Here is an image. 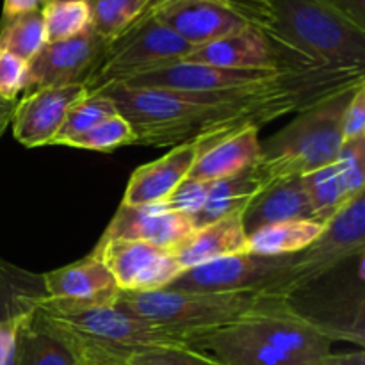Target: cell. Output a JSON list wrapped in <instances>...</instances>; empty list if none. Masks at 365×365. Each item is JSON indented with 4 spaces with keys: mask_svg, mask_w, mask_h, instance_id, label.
I'll return each instance as SVG.
<instances>
[{
    "mask_svg": "<svg viewBox=\"0 0 365 365\" xmlns=\"http://www.w3.org/2000/svg\"><path fill=\"white\" fill-rule=\"evenodd\" d=\"M259 128L246 127L212 143L200 152L187 178L216 182L248 170L259 160Z\"/></svg>",
    "mask_w": 365,
    "mask_h": 365,
    "instance_id": "obj_20",
    "label": "cell"
},
{
    "mask_svg": "<svg viewBox=\"0 0 365 365\" xmlns=\"http://www.w3.org/2000/svg\"><path fill=\"white\" fill-rule=\"evenodd\" d=\"M323 225L312 220L267 225L248 234V253L264 257L292 255L309 248L323 234Z\"/></svg>",
    "mask_w": 365,
    "mask_h": 365,
    "instance_id": "obj_23",
    "label": "cell"
},
{
    "mask_svg": "<svg viewBox=\"0 0 365 365\" xmlns=\"http://www.w3.org/2000/svg\"><path fill=\"white\" fill-rule=\"evenodd\" d=\"M360 252H365V192L328 221L314 245L299 252L296 294Z\"/></svg>",
    "mask_w": 365,
    "mask_h": 365,
    "instance_id": "obj_12",
    "label": "cell"
},
{
    "mask_svg": "<svg viewBox=\"0 0 365 365\" xmlns=\"http://www.w3.org/2000/svg\"><path fill=\"white\" fill-rule=\"evenodd\" d=\"M303 182H305L307 192L312 203L314 221L323 227H327L328 221L355 198L346 187L337 163H331L321 170L305 175Z\"/></svg>",
    "mask_w": 365,
    "mask_h": 365,
    "instance_id": "obj_24",
    "label": "cell"
},
{
    "mask_svg": "<svg viewBox=\"0 0 365 365\" xmlns=\"http://www.w3.org/2000/svg\"><path fill=\"white\" fill-rule=\"evenodd\" d=\"M335 163L349 192L353 196L365 192V138L346 141Z\"/></svg>",
    "mask_w": 365,
    "mask_h": 365,
    "instance_id": "obj_31",
    "label": "cell"
},
{
    "mask_svg": "<svg viewBox=\"0 0 365 365\" xmlns=\"http://www.w3.org/2000/svg\"><path fill=\"white\" fill-rule=\"evenodd\" d=\"M185 61L225 68L294 71L323 66L289 45L277 32L246 27L227 38L196 46Z\"/></svg>",
    "mask_w": 365,
    "mask_h": 365,
    "instance_id": "obj_9",
    "label": "cell"
},
{
    "mask_svg": "<svg viewBox=\"0 0 365 365\" xmlns=\"http://www.w3.org/2000/svg\"><path fill=\"white\" fill-rule=\"evenodd\" d=\"M31 309L77 355L81 365L127 362L134 353L159 346H187L182 335L163 330L116 305H77L38 296Z\"/></svg>",
    "mask_w": 365,
    "mask_h": 365,
    "instance_id": "obj_3",
    "label": "cell"
},
{
    "mask_svg": "<svg viewBox=\"0 0 365 365\" xmlns=\"http://www.w3.org/2000/svg\"><path fill=\"white\" fill-rule=\"evenodd\" d=\"M365 81L364 68L314 66L273 78L214 91H168L110 84L100 95L113 100L130 123L135 145L173 148L200 143L202 150L246 127L259 128L312 107Z\"/></svg>",
    "mask_w": 365,
    "mask_h": 365,
    "instance_id": "obj_1",
    "label": "cell"
},
{
    "mask_svg": "<svg viewBox=\"0 0 365 365\" xmlns=\"http://www.w3.org/2000/svg\"><path fill=\"white\" fill-rule=\"evenodd\" d=\"M128 365H223L210 355L189 346H159L134 353L127 359Z\"/></svg>",
    "mask_w": 365,
    "mask_h": 365,
    "instance_id": "obj_30",
    "label": "cell"
},
{
    "mask_svg": "<svg viewBox=\"0 0 365 365\" xmlns=\"http://www.w3.org/2000/svg\"><path fill=\"white\" fill-rule=\"evenodd\" d=\"M246 234L284 221L312 220L314 210L303 177L277 180L264 187L241 212Z\"/></svg>",
    "mask_w": 365,
    "mask_h": 365,
    "instance_id": "obj_18",
    "label": "cell"
},
{
    "mask_svg": "<svg viewBox=\"0 0 365 365\" xmlns=\"http://www.w3.org/2000/svg\"><path fill=\"white\" fill-rule=\"evenodd\" d=\"M342 138L346 141L365 138V82L353 93L342 116Z\"/></svg>",
    "mask_w": 365,
    "mask_h": 365,
    "instance_id": "obj_34",
    "label": "cell"
},
{
    "mask_svg": "<svg viewBox=\"0 0 365 365\" xmlns=\"http://www.w3.org/2000/svg\"><path fill=\"white\" fill-rule=\"evenodd\" d=\"M202 152L200 143L173 146L160 159L143 164L132 173L121 203L123 205H153L160 203L185 180Z\"/></svg>",
    "mask_w": 365,
    "mask_h": 365,
    "instance_id": "obj_17",
    "label": "cell"
},
{
    "mask_svg": "<svg viewBox=\"0 0 365 365\" xmlns=\"http://www.w3.org/2000/svg\"><path fill=\"white\" fill-rule=\"evenodd\" d=\"M29 63L13 53L0 50V98L18 102L27 84Z\"/></svg>",
    "mask_w": 365,
    "mask_h": 365,
    "instance_id": "obj_33",
    "label": "cell"
},
{
    "mask_svg": "<svg viewBox=\"0 0 365 365\" xmlns=\"http://www.w3.org/2000/svg\"><path fill=\"white\" fill-rule=\"evenodd\" d=\"M14 365H81V362L73 349L29 307L18 324Z\"/></svg>",
    "mask_w": 365,
    "mask_h": 365,
    "instance_id": "obj_21",
    "label": "cell"
},
{
    "mask_svg": "<svg viewBox=\"0 0 365 365\" xmlns=\"http://www.w3.org/2000/svg\"><path fill=\"white\" fill-rule=\"evenodd\" d=\"M189 348L223 365H323L331 341L289 302L191 335Z\"/></svg>",
    "mask_w": 365,
    "mask_h": 365,
    "instance_id": "obj_2",
    "label": "cell"
},
{
    "mask_svg": "<svg viewBox=\"0 0 365 365\" xmlns=\"http://www.w3.org/2000/svg\"><path fill=\"white\" fill-rule=\"evenodd\" d=\"M45 45L46 32L41 11H32L0 21V50L31 63Z\"/></svg>",
    "mask_w": 365,
    "mask_h": 365,
    "instance_id": "obj_26",
    "label": "cell"
},
{
    "mask_svg": "<svg viewBox=\"0 0 365 365\" xmlns=\"http://www.w3.org/2000/svg\"><path fill=\"white\" fill-rule=\"evenodd\" d=\"M195 230L191 216L166 210L160 203L135 207L121 203L102 239H128L173 250Z\"/></svg>",
    "mask_w": 365,
    "mask_h": 365,
    "instance_id": "obj_15",
    "label": "cell"
},
{
    "mask_svg": "<svg viewBox=\"0 0 365 365\" xmlns=\"http://www.w3.org/2000/svg\"><path fill=\"white\" fill-rule=\"evenodd\" d=\"M192 50L195 46L163 21L153 16L145 18L109 43L102 64L86 88L88 93H95L106 86L123 84L138 75L184 61Z\"/></svg>",
    "mask_w": 365,
    "mask_h": 365,
    "instance_id": "obj_8",
    "label": "cell"
},
{
    "mask_svg": "<svg viewBox=\"0 0 365 365\" xmlns=\"http://www.w3.org/2000/svg\"><path fill=\"white\" fill-rule=\"evenodd\" d=\"M339 7L355 21L356 25L365 29V0H335Z\"/></svg>",
    "mask_w": 365,
    "mask_h": 365,
    "instance_id": "obj_36",
    "label": "cell"
},
{
    "mask_svg": "<svg viewBox=\"0 0 365 365\" xmlns=\"http://www.w3.org/2000/svg\"><path fill=\"white\" fill-rule=\"evenodd\" d=\"M150 16L163 21L195 48L252 27L220 0H168L139 20Z\"/></svg>",
    "mask_w": 365,
    "mask_h": 365,
    "instance_id": "obj_14",
    "label": "cell"
},
{
    "mask_svg": "<svg viewBox=\"0 0 365 365\" xmlns=\"http://www.w3.org/2000/svg\"><path fill=\"white\" fill-rule=\"evenodd\" d=\"M93 255L98 257L109 269L120 291L145 292L168 289L184 273L171 250L143 241L100 239Z\"/></svg>",
    "mask_w": 365,
    "mask_h": 365,
    "instance_id": "obj_10",
    "label": "cell"
},
{
    "mask_svg": "<svg viewBox=\"0 0 365 365\" xmlns=\"http://www.w3.org/2000/svg\"><path fill=\"white\" fill-rule=\"evenodd\" d=\"M364 82L296 113L291 123L271 135L266 145H260L255 168L266 185L284 178L305 177L337 160L344 145L342 116L355 89Z\"/></svg>",
    "mask_w": 365,
    "mask_h": 365,
    "instance_id": "obj_4",
    "label": "cell"
},
{
    "mask_svg": "<svg viewBox=\"0 0 365 365\" xmlns=\"http://www.w3.org/2000/svg\"><path fill=\"white\" fill-rule=\"evenodd\" d=\"M114 114H118V109L113 100L100 95V93H88V96H84L81 102H77L68 110L66 120H64L61 130L57 132L52 145L66 146L70 139L91 130L93 127L109 120Z\"/></svg>",
    "mask_w": 365,
    "mask_h": 365,
    "instance_id": "obj_28",
    "label": "cell"
},
{
    "mask_svg": "<svg viewBox=\"0 0 365 365\" xmlns=\"http://www.w3.org/2000/svg\"><path fill=\"white\" fill-rule=\"evenodd\" d=\"M273 7L277 34L314 63L365 70V29L335 0H273Z\"/></svg>",
    "mask_w": 365,
    "mask_h": 365,
    "instance_id": "obj_6",
    "label": "cell"
},
{
    "mask_svg": "<svg viewBox=\"0 0 365 365\" xmlns=\"http://www.w3.org/2000/svg\"><path fill=\"white\" fill-rule=\"evenodd\" d=\"M107 46L109 41L93 29L64 41L46 43L41 52L29 63L24 96L43 88L88 86L106 57Z\"/></svg>",
    "mask_w": 365,
    "mask_h": 365,
    "instance_id": "obj_11",
    "label": "cell"
},
{
    "mask_svg": "<svg viewBox=\"0 0 365 365\" xmlns=\"http://www.w3.org/2000/svg\"><path fill=\"white\" fill-rule=\"evenodd\" d=\"M91 29L106 41H114L148 11L152 0H86Z\"/></svg>",
    "mask_w": 365,
    "mask_h": 365,
    "instance_id": "obj_25",
    "label": "cell"
},
{
    "mask_svg": "<svg viewBox=\"0 0 365 365\" xmlns=\"http://www.w3.org/2000/svg\"><path fill=\"white\" fill-rule=\"evenodd\" d=\"M285 296L266 292H191L159 289V291H120L116 305L134 316L182 335H191L230 324L260 309L289 302Z\"/></svg>",
    "mask_w": 365,
    "mask_h": 365,
    "instance_id": "obj_5",
    "label": "cell"
},
{
    "mask_svg": "<svg viewBox=\"0 0 365 365\" xmlns=\"http://www.w3.org/2000/svg\"><path fill=\"white\" fill-rule=\"evenodd\" d=\"M171 253L184 271L225 257L248 253V234L242 227L241 214L221 217L196 228Z\"/></svg>",
    "mask_w": 365,
    "mask_h": 365,
    "instance_id": "obj_19",
    "label": "cell"
},
{
    "mask_svg": "<svg viewBox=\"0 0 365 365\" xmlns=\"http://www.w3.org/2000/svg\"><path fill=\"white\" fill-rule=\"evenodd\" d=\"M84 96H88L84 84L43 88L21 96L11 120L16 141L27 148L52 145L68 110Z\"/></svg>",
    "mask_w": 365,
    "mask_h": 365,
    "instance_id": "obj_13",
    "label": "cell"
},
{
    "mask_svg": "<svg viewBox=\"0 0 365 365\" xmlns=\"http://www.w3.org/2000/svg\"><path fill=\"white\" fill-rule=\"evenodd\" d=\"M41 13L46 43L64 41L91 29V14L86 0H52Z\"/></svg>",
    "mask_w": 365,
    "mask_h": 365,
    "instance_id": "obj_27",
    "label": "cell"
},
{
    "mask_svg": "<svg viewBox=\"0 0 365 365\" xmlns=\"http://www.w3.org/2000/svg\"><path fill=\"white\" fill-rule=\"evenodd\" d=\"M16 103L18 102H13V100L0 98V138H2V134L11 125L14 109H16Z\"/></svg>",
    "mask_w": 365,
    "mask_h": 365,
    "instance_id": "obj_38",
    "label": "cell"
},
{
    "mask_svg": "<svg viewBox=\"0 0 365 365\" xmlns=\"http://www.w3.org/2000/svg\"><path fill=\"white\" fill-rule=\"evenodd\" d=\"M166 2H168V0H152V4H150V7H148V11H146V13H150V11H153L155 7L163 6V4H166ZM145 14H143V16H145Z\"/></svg>",
    "mask_w": 365,
    "mask_h": 365,
    "instance_id": "obj_39",
    "label": "cell"
},
{
    "mask_svg": "<svg viewBox=\"0 0 365 365\" xmlns=\"http://www.w3.org/2000/svg\"><path fill=\"white\" fill-rule=\"evenodd\" d=\"M264 187H267V185L257 171L255 164L237 175L210 182L205 205L195 217L196 228L205 227V225L221 220V217L241 214L246 209V205Z\"/></svg>",
    "mask_w": 365,
    "mask_h": 365,
    "instance_id": "obj_22",
    "label": "cell"
},
{
    "mask_svg": "<svg viewBox=\"0 0 365 365\" xmlns=\"http://www.w3.org/2000/svg\"><path fill=\"white\" fill-rule=\"evenodd\" d=\"M299 253L264 257L253 253L225 257L184 271L168 289L191 292H266L296 294Z\"/></svg>",
    "mask_w": 365,
    "mask_h": 365,
    "instance_id": "obj_7",
    "label": "cell"
},
{
    "mask_svg": "<svg viewBox=\"0 0 365 365\" xmlns=\"http://www.w3.org/2000/svg\"><path fill=\"white\" fill-rule=\"evenodd\" d=\"M209 187L210 182L185 178L164 202H160V205L166 210L185 214V216H191L195 220L200 214V210L203 209V205H205Z\"/></svg>",
    "mask_w": 365,
    "mask_h": 365,
    "instance_id": "obj_32",
    "label": "cell"
},
{
    "mask_svg": "<svg viewBox=\"0 0 365 365\" xmlns=\"http://www.w3.org/2000/svg\"><path fill=\"white\" fill-rule=\"evenodd\" d=\"M41 285L46 298L77 305H113L120 294L113 274L93 253L78 262L45 273Z\"/></svg>",
    "mask_w": 365,
    "mask_h": 365,
    "instance_id": "obj_16",
    "label": "cell"
},
{
    "mask_svg": "<svg viewBox=\"0 0 365 365\" xmlns=\"http://www.w3.org/2000/svg\"><path fill=\"white\" fill-rule=\"evenodd\" d=\"M135 145V134L130 123L121 114H114L109 120L102 121L91 130L70 139L66 146L82 150H95V152H113L120 146Z\"/></svg>",
    "mask_w": 365,
    "mask_h": 365,
    "instance_id": "obj_29",
    "label": "cell"
},
{
    "mask_svg": "<svg viewBox=\"0 0 365 365\" xmlns=\"http://www.w3.org/2000/svg\"><path fill=\"white\" fill-rule=\"evenodd\" d=\"M110 365H128L127 362H121V364H110Z\"/></svg>",
    "mask_w": 365,
    "mask_h": 365,
    "instance_id": "obj_40",
    "label": "cell"
},
{
    "mask_svg": "<svg viewBox=\"0 0 365 365\" xmlns=\"http://www.w3.org/2000/svg\"><path fill=\"white\" fill-rule=\"evenodd\" d=\"M323 365H365V353L362 349L351 353H330Z\"/></svg>",
    "mask_w": 365,
    "mask_h": 365,
    "instance_id": "obj_37",
    "label": "cell"
},
{
    "mask_svg": "<svg viewBox=\"0 0 365 365\" xmlns=\"http://www.w3.org/2000/svg\"><path fill=\"white\" fill-rule=\"evenodd\" d=\"M52 0H4L2 21L11 20L20 14L32 13V11H43V7Z\"/></svg>",
    "mask_w": 365,
    "mask_h": 365,
    "instance_id": "obj_35",
    "label": "cell"
}]
</instances>
